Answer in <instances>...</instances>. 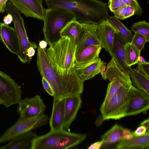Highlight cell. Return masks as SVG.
Instances as JSON below:
<instances>
[{"mask_svg":"<svg viewBox=\"0 0 149 149\" xmlns=\"http://www.w3.org/2000/svg\"><path fill=\"white\" fill-rule=\"evenodd\" d=\"M82 29V24L74 17L62 29L60 32V36L61 37L68 36L72 38L77 45Z\"/></svg>","mask_w":149,"mask_h":149,"instance_id":"obj_26","label":"cell"},{"mask_svg":"<svg viewBox=\"0 0 149 149\" xmlns=\"http://www.w3.org/2000/svg\"><path fill=\"white\" fill-rule=\"evenodd\" d=\"M103 143L102 140L97 142L91 144L88 148V149H100Z\"/></svg>","mask_w":149,"mask_h":149,"instance_id":"obj_39","label":"cell"},{"mask_svg":"<svg viewBox=\"0 0 149 149\" xmlns=\"http://www.w3.org/2000/svg\"><path fill=\"white\" fill-rule=\"evenodd\" d=\"M125 5L121 0H109L108 6L113 12Z\"/></svg>","mask_w":149,"mask_h":149,"instance_id":"obj_32","label":"cell"},{"mask_svg":"<svg viewBox=\"0 0 149 149\" xmlns=\"http://www.w3.org/2000/svg\"><path fill=\"white\" fill-rule=\"evenodd\" d=\"M101 45H91L83 48L75 56L74 69L85 67L99 58L102 49Z\"/></svg>","mask_w":149,"mask_h":149,"instance_id":"obj_17","label":"cell"},{"mask_svg":"<svg viewBox=\"0 0 149 149\" xmlns=\"http://www.w3.org/2000/svg\"></svg>","mask_w":149,"mask_h":149,"instance_id":"obj_48","label":"cell"},{"mask_svg":"<svg viewBox=\"0 0 149 149\" xmlns=\"http://www.w3.org/2000/svg\"><path fill=\"white\" fill-rule=\"evenodd\" d=\"M48 120V117L44 113L29 118H19L14 125L0 136V143L9 141L18 136L45 125Z\"/></svg>","mask_w":149,"mask_h":149,"instance_id":"obj_8","label":"cell"},{"mask_svg":"<svg viewBox=\"0 0 149 149\" xmlns=\"http://www.w3.org/2000/svg\"><path fill=\"white\" fill-rule=\"evenodd\" d=\"M117 31L109 22L108 18L104 20L98 24L97 29L98 38L102 48L106 52L112 48L115 34Z\"/></svg>","mask_w":149,"mask_h":149,"instance_id":"obj_16","label":"cell"},{"mask_svg":"<svg viewBox=\"0 0 149 149\" xmlns=\"http://www.w3.org/2000/svg\"><path fill=\"white\" fill-rule=\"evenodd\" d=\"M42 83L44 89L47 93L50 96H53L54 93L52 88L47 80L43 77L42 78Z\"/></svg>","mask_w":149,"mask_h":149,"instance_id":"obj_35","label":"cell"},{"mask_svg":"<svg viewBox=\"0 0 149 149\" xmlns=\"http://www.w3.org/2000/svg\"><path fill=\"white\" fill-rule=\"evenodd\" d=\"M35 49L32 46L30 47L28 49L27 55L31 59V58L35 54Z\"/></svg>","mask_w":149,"mask_h":149,"instance_id":"obj_41","label":"cell"},{"mask_svg":"<svg viewBox=\"0 0 149 149\" xmlns=\"http://www.w3.org/2000/svg\"><path fill=\"white\" fill-rule=\"evenodd\" d=\"M15 8L26 17L44 21L45 9L42 0H9Z\"/></svg>","mask_w":149,"mask_h":149,"instance_id":"obj_12","label":"cell"},{"mask_svg":"<svg viewBox=\"0 0 149 149\" xmlns=\"http://www.w3.org/2000/svg\"><path fill=\"white\" fill-rule=\"evenodd\" d=\"M86 134L70 132L63 129L50 130L48 133L37 136L32 149H66L79 144L86 138Z\"/></svg>","mask_w":149,"mask_h":149,"instance_id":"obj_4","label":"cell"},{"mask_svg":"<svg viewBox=\"0 0 149 149\" xmlns=\"http://www.w3.org/2000/svg\"><path fill=\"white\" fill-rule=\"evenodd\" d=\"M137 69L141 72L149 77V63L146 61L138 62L137 63Z\"/></svg>","mask_w":149,"mask_h":149,"instance_id":"obj_33","label":"cell"},{"mask_svg":"<svg viewBox=\"0 0 149 149\" xmlns=\"http://www.w3.org/2000/svg\"><path fill=\"white\" fill-rule=\"evenodd\" d=\"M52 110L49 120L52 130L63 129L64 116L65 98L53 96Z\"/></svg>","mask_w":149,"mask_h":149,"instance_id":"obj_19","label":"cell"},{"mask_svg":"<svg viewBox=\"0 0 149 149\" xmlns=\"http://www.w3.org/2000/svg\"><path fill=\"white\" fill-rule=\"evenodd\" d=\"M139 62H142L145 61L142 56H139Z\"/></svg>","mask_w":149,"mask_h":149,"instance_id":"obj_45","label":"cell"},{"mask_svg":"<svg viewBox=\"0 0 149 149\" xmlns=\"http://www.w3.org/2000/svg\"><path fill=\"white\" fill-rule=\"evenodd\" d=\"M129 76L134 86L149 96V77L134 68H132Z\"/></svg>","mask_w":149,"mask_h":149,"instance_id":"obj_25","label":"cell"},{"mask_svg":"<svg viewBox=\"0 0 149 149\" xmlns=\"http://www.w3.org/2000/svg\"><path fill=\"white\" fill-rule=\"evenodd\" d=\"M106 64L99 57L88 65L75 70L79 77L84 81L104 72L106 68Z\"/></svg>","mask_w":149,"mask_h":149,"instance_id":"obj_23","label":"cell"},{"mask_svg":"<svg viewBox=\"0 0 149 149\" xmlns=\"http://www.w3.org/2000/svg\"><path fill=\"white\" fill-rule=\"evenodd\" d=\"M47 42L44 40H42L39 42V47L41 49H45L46 48L47 45Z\"/></svg>","mask_w":149,"mask_h":149,"instance_id":"obj_44","label":"cell"},{"mask_svg":"<svg viewBox=\"0 0 149 149\" xmlns=\"http://www.w3.org/2000/svg\"><path fill=\"white\" fill-rule=\"evenodd\" d=\"M5 10L13 17V21L17 35L19 44V52L17 55L20 61L23 63H28L31 59L27 56L28 48L30 46L35 49L37 48L36 44L30 42L28 37L25 27L24 22L19 11L10 1L8 2L5 7Z\"/></svg>","mask_w":149,"mask_h":149,"instance_id":"obj_7","label":"cell"},{"mask_svg":"<svg viewBox=\"0 0 149 149\" xmlns=\"http://www.w3.org/2000/svg\"><path fill=\"white\" fill-rule=\"evenodd\" d=\"M123 134L124 138L126 140L130 139L135 136L134 132L131 131L127 128H123Z\"/></svg>","mask_w":149,"mask_h":149,"instance_id":"obj_36","label":"cell"},{"mask_svg":"<svg viewBox=\"0 0 149 149\" xmlns=\"http://www.w3.org/2000/svg\"><path fill=\"white\" fill-rule=\"evenodd\" d=\"M9 0H0V11L2 13L5 12V6Z\"/></svg>","mask_w":149,"mask_h":149,"instance_id":"obj_42","label":"cell"},{"mask_svg":"<svg viewBox=\"0 0 149 149\" xmlns=\"http://www.w3.org/2000/svg\"><path fill=\"white\" fill-rule=\"evenodd\" d=\"M127 5L133 8L135 10V14L139 17H141L143 11L137 0H121Z\"/></svg>","mask_w":149,"mask_h":149,"instance_id":"obj_31","label":"cell"},{"mask_svg":"<svg viewBox=\"0 0 149 149\" xmlns=\"http://www.w3.org/2000/svg\"><path fill=\"white\" fill-rule=\"evenodd\" d=\"M125 48L128 66L131 67L137 64L139 62V58L141 52L130 42H127L125 44Z\"/></svg>","mask_w":149,"mask_h":149,"instance_id":"obj_28","label":"cell"},{"mask_svg":"<svg viewBox=\"0 0 149 149\" xmlns=\"http://www.w3.org/2000/svg\"><path fill=\"white\" fill-rule=\"evenodd\" d=\"M127 8V5H126L113 13L117 18L120 20L124 19V17Z\"/></svg>","mask_w":149,"mask_h":149,"instance_id":"obj_34","label":"cell"},{"mask_svg":"<svg viewBox=\"0 0 149 149\" xmlns=\"http://www.w3.org/2000/svg\"><path fill=\"white\" fill-rule=\"evenodd\" d=\"M17 111L19 118L25 119L33 117L44 113L46 106L40 96L35 95L32 98L26 97L18 103Z\"/></svg>","mask_w":149,"mask_h":149,"instance_id":"obj_10","label":"cell"},{"mask_svg":"<svg viewBox=\"0 0 149 149\" xmlns=\"http://www.w3.org/2000/svg\"><path fill=\"white\" fill-rule=\"evenodd\" d=\"M82 24V29L76 45L75 56L85 47L91 45H101L97 35L98 24Z\"/></svg>","mask_w":149,"mask_h":149,"instance_id":"obj_14","label":"cell"},{"mask_svg":"<svg viewBox=\"0 0 149 149\" xmlns=\"http://www.w3.org/2000/svg\"><path fill=\"white\" fill-rule=\"evenodd\" d=\"M132 85L124 84L119 88L108 103L103 116L96 120V125H100L105 120H118L126 116L130 89Z\"/></svg>","mask_w":149,"mask_h":149,"instance_id":"obj_6","label":"cell"},{"mask_svg":"<svg viewBox=\"0 0 149 149\" xmlns=\"http://www.w3.org/2000/svg\"><path fill=\"white\" fill-rule=\"evenodd\" d=\"M22 94L21 87L10 76L0 70V104L8 108L18 104Z\"/></svg>","mask_w":149,"mask_h":149,"instance_id":"obj_9","label":"cell"},{"mask_svg":"<svg viewBox=\"0 0 149 149\" xmlns=\"http://www.w3.org/2000/svg\"><path fill=\"white\" fill-rule=\"evenodd\" d=\"M48 8H58L72 14L81 24H98L108 18L106 3L96 0H45Z\"/></svg>","mask_w":149,"mask_h":149,"instance_id":"obj_2","label":"cell"},{"mask_svg":"<svg viewBox=\"0 0 149 149\" xmlns=\"http://www.w3.org/2000/svg\"><path fill=\"white\" fill-rule=\"evenodd\" d=\"M76 45L72 38L62 37L44 49L49 62L59 74L66 75L75 72L74 66Z\"/></svg>","mask_w":149,"mask_h":149,"instance_id":"obj_3","label":"cell"},{"mask_svg":"<svg viewBox=\"0 0 149 149\" xmlns=\"http://www.w3.org/2000/svg\"><path fill=\"white\" fill-rule=\"evenodd\" d=\"M125 84H132L130 76L126 74L110 82L108 85L104 101L100 107L101 115L99 118L103 116L108 103L118 90L122 86Z\"/></svg>","mask_w":149,"mask_h":149,"instance_id":"obj_21","label":"cell"},{"mask_svg":"<svg viewBox=\"0 0 149 149\" xmlns=\"http://www.w3.org/2000/svg\"><path fill=\"white\" fill-rule=\"evenodd\" d=\"M110 23L118 30L127 42H130L133 36L131 31L128 29L115 16L109 17Z\"/></svg>","mask_w":149,"mask_h":149,"instance_id":"obj_27","label":"cell"},{"mask_svg":"<svg viewBox=\"0 0 149 149\" xmlns=\"http://www.w3.org/2000/svg\"><path fill=\"white\" fill-rule=\"evenodd\" d=\"M140 125L144 126L146 129L147 132H149V119L148 118L142 122Z\"/></svg>","mask_w":149,"mask_h":149,"instance_id":"obj_43","label":"cell"},{"mask_svg":"<svg viewBox=\"0 0 149 149\" xmlns=\"http://www.w3.org/2000/svg\"><path fill=\"white\" fill-rule=\"evenodd\" d=\"M3 21V23L6 25L11 24L13 21V17L11 15L7 14V15L4 17Z\"/></svg>","mask_w":149,"mask_h":149,"instance_id":"obj_40","label":"cell"},{"mask_svg":"<svg viewBox=\"0 0 149 149\" xmlns=\"http://www.w3.org/2000/svg\"><path fill=\"white\" fill-rule=\"evenodd\" d=\"M147 132L146 128L142 125H140L134 132L135 136H139L143 135Z\"/></svg>","mask_w":149,"mask_h":149,"instance_id":"obj_37","label":"cell"},{"mask_svg":"<svg viewBox=\"0 0 149 149\" xmlns=\"http://www.w3.org/2000/svg\"><path fill=\"white\" fill-rule=\"evenodd\" d=\"M0 38L6 48L11 52L17 55L19 44L16 31L4 23H0Z\"/></svg>","mask_w":149,"mask_h":149,"instance_id":"obj_18","label":"cell"},{"mask_svg":"<svg viewBox=\"0 0 149 149\" xmlns=\"http://www.w3.org/2000/svg\"><path fill=\"white\" fill-rule=\"evenodd\" d=\"M146 42H148L145 36L135 33L131 39L130 43L141 52Z\"/></svg>","mask_w":149,"mask_h":149,"instance_id":"obj_30","label":"cell"},{"mask_svg":"<svg viewBox=\"0 0 149 149\" xmlns=\"http://www.w3.org/2000/svg\"><path fill=\"white\" fill-rule=\"evenodd\" d=\"M37 66L40 74L49 83L54 93L53 96L65 98L81 95L84 89V81L76 72L66 75L58 74L49 62L44 49L37 47Z\"/></svg>","mask_w":149,"mask_h":149,"instance_id":"obj_1","label":"cell"},{"mask_svg":"<svg viewBox=\"0 0 149 149\" xmlns=\"http://www.w3.org/2000/svg\"><path fill=\"white\" fill-rule=\"evenodd\" d=\"M82 102L81 95L67 97L65 98L64 116L63 129L67 130L75 120Z\"/></svg>","mask_w":149,"mask_h":149,"instance_id":"obj_15","label":"cell"},{"mask_svg":"<svg viewBox=\"0 0 149 149\" xmlns=\"http://www.w3.org/2000/svg\"><path fill=\"white\" fill-rule=\"evenodd\" d=\"M130 97L126 116L146 113L149 108V96L133 85L130 89Z\"/></svg>","mask_w":149,"mask_h":149,"instance_id":"obj_11","label":"cell"},{"mask_svg":"<svg viewBox=\"0 0 149 149\" xmlns=\"http://www.w3.org/2000/svg\"><path fill=\"white\" fill-rule=\"evenodd\" d=\"M1 13V11H0V13Z\"/></svg>","mask_w":149,"mask_h":149,"instance_id":"obj_46","label":"cell"},{"mask_svg":"<svg viewBox=\"0 0 149 149\" xmlns=\"http://www.w3.org/2000/svg\"><path fill=\"white\" fill-rule=\"evenodd\" d=\"M74 17L72 14L61 8L45 9L43 32L45 40L49 46L61 38L60 31Z\"/></svg>","mask_w":149,"mask_h":149,"instance_id":"obj_5","label":"cell"},{"mask_svg":"<svg viewBox=\"0 0 149 149\" xmlns=\"http://www.w3.org/2000/svg\"><path fill=\"white\" fill-rule=\"evenodd\" d=\"M131 31L145 36L149 41V23L145 20L134 23L131 27Z\"/></svg>","mask_w":149,"mask_h":149,"instance_id":"obj_29","label":"cell"},{"mask_svg":"<svg viewBox=\"0 0 149 149\" xmlns=\"http://www.w3.org/2000/svg\"><path fill=\"white\" fill-rule=\"evenodd\" d=\"M127 42L117 31L115 34L113 48L108 52L114 58L120 69L129 76L132 68L128 66L127 61L125 46Z\"/></svg>","mask_w":149,"mask_h":149,"instance_id":"obj_13","label":"cell"},{"mask_svg":"<svg viewBox=\"0 0 149 149\" xmlns=\"http://www.w3.org/2000/svg\"><path fill=\"white\" fill-rule=\"evenodd\" d=\"M37 136L36 133L30 131L13 139L7 144L0 147V149H32Z\"/></svg>","mask_w":149,"mask_h":149,"instance_id":"obj_22","label":"cell"},{"mask_svg":"<svg viewBox=\"0 0 149 149\" xmlns=\"http://www.w3.org/2000/svg\"><path fill=\"white\" fill-rule=\"evenodd\" d=\"M116 149H149V132L122 142L116 146Z\"/></svg>","mask_w":149,"mask_h":149,"instance_id":"obj_24","label":"cell"},{"mask_svg":"<svg viewBox=\"0 0 149 149\" xmlns=\"http://www.w3.org/2000/svg\"><path fill=\"white\" fill-rule=\"evenodd\" d=\"M135 14V10L134 9L130 6L127 5V8L125 15L124 19L129 18Z\"/></svg>","mask_w":149,"mask_h":149,"instance_id":"obj_38","label":"cell"},{"mask_svg":"<svg viewBox=\"0 0 149 149\" xmlns=\"http://www.w3.org/2000/svg\"><path fill=\"white\" fill-rule=\"evenodd\" d=\"M97 0V1H100V0Z\"/></svg>","mask_w":149,"mask_h":149,"instance_id":"obj_47","label":"cell"},{"mask_svg":"<svg viewBox=\"0 0 149 149\" xmlns=\"http://www.w3.org/2000/svg\"><path fill=\"white\" fill-rule=\"evenodd\" d=\"M124 128L116 124L101 136L102 144L100 149H116V146L125 141L123 134Z\"/></svg>","mask_w":149,"mask_h":149,"instance_id":"obj_20","label":"cell"}]
</instances>
